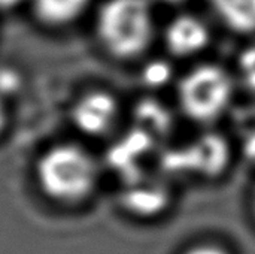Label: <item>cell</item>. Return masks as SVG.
Returning a JSON list of instances; mask_svg holds the SVG:
<instances>
[{
  "mask_svg": "<svg viewBox=\"0 0 255 254\" xmlns=\"http://www.w3.org/2000/svg\"><path fill=\"white\" fill-rule=\"evenodd\" d=\"M169 49L176 55H193L209 42V30L205 22L191 15L175 18L166 30Z\"/></svg>",
  "mask_w": 255,
  "mask_h": 254,
  "instance_id": "8992f818",
  "label": "cell"
},
{
  "mask_svg": "<svg viewBox=\"0 0 255 254\" xmlns=\"http://www.w3.org/2000/svg\"><path fill=\"white\" fill-rule=\"evenodd\" d=\"M4 121H6V114H4L3 103H1V100H0V130H1V127L4 126Z\"/></svg>",
  "mask_w": 255,
  "mask_h": 254,
  "instance_id": "e0dca14e",
  "label": "cell"
},
{
  "mask_svg": "<svg viewBox=\"0 0 255 254\" xmlns=\"http://www.w3.org/2000/svg\"><path fill=\"white\" fill-rule=\"evenodd\" d=\"M244 153H245L247 159L255 165V130L247 136V139L244 142Z\"/></svg>",
  "mask_w": 255,
  "mask_h": 254,
  "instance_id": "9a60e30c",
  "label": "cell"
},
{
  "mask_svg": "<svg viewBox=\"0 0 255 254\" xmlns=\"http://www.w3.org/2000/svg\"><path fill=\"white\" fill-rule=\"evenodd\" d=\"M185 254H229L224 249L218 247V246H212V244H205V246H199L194 247L191 250H188Z\"/></svg>",
  "mask_w": 255,
  "mask_h": 254,
  "instance_id": "5bb4252c",
  "label": "cell"
},
{
  "mask_svg": "<svg viewBox=\"0 0 255 254\" xmlns=\"http://www.w3.org/2000/svg\"><path fill=\"white\" fill-rule=\"evenodd\" d=\"M121 202L137 216H155L166 208L169 192L161 184L134 181L123 192Z\"/></svg>",
  "mask_w": 255,
  "mask_h": 254,
  "instance_id": "52a82bcc",
  "label": "cell"
},
{
  "mask_svg": "<svg viewBox=\"0 0 255 254\" xmlns=\"http://www.w3.org/2000/svg\"><path fill=\"white\" fill-rule=\"evenodd\" d=\"M152 30V15L146 0H108L100 7L99 37L117 57L128 58L145 51Z\"/></svg>",
  "mask_w": 255,
  "mask_h": 254,
  "instance_id": "7a4b0ae2",
  "label": "cell"
},
{
  "mask_svg": "<svg viewBox=\"0 0 255 254\" xmlns=\"http://www.w3.org/2000/svg\"><path fill=\"white\" fill-rule=\"evenodd\" d=\"M21 78L13 69H0V96H9L18 91Z\"/></svg>",
  "mask_w": 255,
  "mask_h": 254,
  "instance_id": "4fadbf2b",
  "label": "cell"
},
{
  "mask_svg": "<svg viewBox=\"0 0 255 254\" xmlns=\"http://www.w3.org/2000/svg\"><path fill=\"white\" fill-rule=\"evenodd\" d=\"M21 0H0V9H9L18 4Z\"/></svg>",
  "mask_w": 255,
  "mask_h": 254,
  "instance_id": "2e32d148",
  "label": "cell"
},
{
  "mask_svg": "<svg viewBox=\"0 0 255 254\" xmlns=\"http://www.w3.org/2000/svg\"><path fill=\"white\" fill-rule=\"evenodd\" d=\"M239 72L244 84L255 91V45L248 46L239 58Z\"/></svg>",
  "mask_w": 255,
  "mask_h": 254,
  "instance_id": "7c38bea8",
  "label": "cell"
},
{
  "mask_svg": "<svg viewBox=\"0 0 255 254\" xmlns=\"http://www.w3.org/2000/svg\"><path fill=\"white\" fill-rule=\"evenodd\" d=\"M229 157V145L221 136L205 135L185 148L167 153L163 165L172 172H197L214 177L223 172Z\"/></svg>",
  "mask_w": 255,
  "mask_h": 254,
  "instance_id": "277c9868",
  "label": "cell"
},
{
  "mask_svg": "<svg viewBox=\"0 0 255 254\" xmlns=\"http://www.w3.org/2000/svg\"><path fill=\"white\" fill-rule=\"evenodd\" d=\"M170 78H172V69L163 60H154L148 63L142 70V81L145 85L151 88L164 87L170 81Z\"/></svg>",
  "mask_w": 255,
  "mask_h": 254,
  "instance_id": "8fae6325",
  "label": "cell"
},
{
  "mask_svg": "<svg viewBox=\"0 0 255 254\" xmlns=\"http://www.w3.org/2000/svg\"><path fill=\"white\" fill-rule=\"evenodd\" d=\"M90 0H33L34 12L48 25H64L76 19Z\"/></svg>",
  "mask_w": 255,
  "mask_h": 254,
  "instance_id": "9c48e42d",
  "label": "cell"
},
{
  "mask_svg": "<svg viewBox=\"0 0 255 254\" xmlns=\"http://www.w3.org/2000/svg\"><path fill=\"white\" fill-rule=\"evenodd\" d=\"M215 15L232 30L255 31V0H209Z\"/></svg>",
  "mask_w": 255,
  "mask_h": 254,
  "instance_id": "ba28073f",
  "label": "cell"
},
{
  "mask_svg": "<svg viewBox=\"0 0 255 254\" xmlns=\"http://www.w3.org/2000/svg\"><path fill=\"white\" fill-rule=\"evenodd\" d=\"M37 180L49 198L60 202H78L94 189L97 166L84 150L75 145H58L39 160Z\"/></svg>",
  "mask_w": 255,
  "mask_h": 254,
  "instance_id": "6da1fadb",
  "label": "cell"
},
{
  "mask_svg": "<svg viewBox=\"0 0 255 254\" xmlns=\"http://www.w3.org/2000/svg\"><path fill=\"white\" fill-rule=\"evenodd\" d=\"M163 1H166V3H181L184 0H163Z\"/></svg>",
  "mask_w": 255,
  "mask_h": 254,
  "instance_id": "ac0fdd59",
  "label": "cell"
},
{
  "mask_svg": "<svg viewBox=\"0 0 255 254\" xmlns=\"http://www.w3.org/2000/svg\"><path fill=\"white\" fill-rule=\"evenodd\" d=\"M117 109V102L109 93L94 91L76 102L72 111V120L81 132L100 135L115 121Z\"/></svg>",
  "mask_w": 255,
  "mask_h": 254,
  "instance_id": "5b68a950",
  "label": "cell"
},
{
  "mask_svg": "<svg viewBox=\"0 0 255 254\" xmlns=\"http://www.w3.org/2000/svg\"><path fill=\"white\" fill-rule=\"evenodd\" d=\"M137 117L145 124V129H140V130H143L148 135L151 132H158V133L166 132L170 123L166 111L160 105L152 103V102H146L140 105L137 109Z\"/></svg>",
  "mask_w": 255,
  "mask_h": 254,
  "instance_id": "30bf717a",
  "label": "cell"
},
{
  "mask_svg": "<svg viewBox=\"0 0 255 254\" xmlns=\"http://www.w3.org/2000/svg\"><path fill=\"white\" fill-rule=\"evenodd\" d=\"M232 96V78L214 64L193 69L179 84L181 106L190 118L197 121H211L221 115Z\"/></svg>",
  "mask_w": 255,
  "mask_h": 254,
  "instance_id": "3957f363",
  "label": "cell"
}]
</instances>
